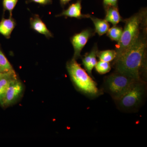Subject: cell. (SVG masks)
I'll return each mask as SVG.
<instances>
[{
  "mask_svg": "<svg viewBox=\"0 0 147 147\" xmlns=\"http://www.w3.org/2000/svg\"><path fill=\"white\" fill-rule=\"evenodd\" d=\"M147 47L145 29L131 47L115 58L113 62L115 71L137 80H144L142 74L146 69Z\"/></svg>",
  "mask_w": 147,
  "mask_h": 147,
  "instance_id": "6da1fadb",
  "label": "cell"
},
{
  "mask_svg": "<svg viewBox=\"0 0 147 147\" xmlns=\"http://www.w3.org/2000/svg\"><path fill=\"white\" fill-rule=\"evenodd\" d=\"M146 9H142L124 20L125 25L122 34L116 46V57L125 52L137 40L142 32V27L146 24Z\"/></svg>",
  "mask_w": 147,
  "mask_h": 147,
  "instance_id": "7a4b0ae2",
  "label": "cell"
},
{
  "mask_svg": "<svg viewBox=\"0 0 147 147\" xmlns=\"http://www.w3.org/2000/svg\"><path fill=\"white\" fill-rule=\"evenodd\" d=\"M66 68L74 85L80 92L90 98H95L102 94L97 83L77 61L72 59L67 62Z\"/></svg>",
  "mask_w": 147,
  "mask_h": 147,
  "instance_id": "3957f363",
  "label": "cell"
},
{
  "mask_svg": "<svg viewBox=\"0 0 147 147\" xmlns=\"http://www.w3.org/2000/svg\"><path fill=\"white\" fill-rule=\"evenodd\" d=\"M147 84L144 80L136 81L128 91L115 101L119 110L126 113L135 112L146 99Z\"/></svg>",
  "mask_w": 147,
  "mask_h": 147,
  "instance_id": "277c9868",
  "label": "cell"
},
{
  "mask_svg": "<svg viewBox=\"0 0 147 147\" xmlns=\"http://www.w3.org/2000/svg\"><path fill=\"white\" fill-rule=\"evenodd\" d=\"M137 81L139 80L115 71L104 79L103 90L116 101L128 91Z\"/></svg>",
  "mask_w": 147,
  "mask_h": 147,
  "instance_id": "5b68a950",
  "label": "cell"
},
{
  "mask_svg": "<svg viewBox=\"0 0 147 147\" xmlns=\"http://www.w3.org/2000/svg\"><path fill=\"white\" fill-rule=\"evenodd\" d=\"M95 32H94L91 29H86L71 37L70 41L74 50L72 59L77 60L81 57V52L82 50L90 38L93 36Z\"/></svg>",
  "mask_w": 147,
  "mask_h": 147,
  "instance_id": "8992f818",
  "label": "cell"
},
{
  "mask_svg": "<svg viewBox=\"0 0 147 147\" xmlns=\"http://www.w3.org/2000/svg\"><path fill=\"white\" fill-rule=\"evenodd\" d=\"M24 91V86L18 79L11 83L7 90L1 106L7 107L18 100Z\"/></svg>",
  "mask_w": 147,
  "mask_h": 147,
  "instance_id": "52a82bcc",
  "label": "cell"
},
{
  "mask_svg": "<svg viewBox=\"0 0 147 147\" xmlns=\"http://www.w3.org/2000/svg\"><path fill=\"white\" fill-rule=\"evenodd\" d=\"M75 18L78 19L90 18V15L84 14L82 13V0H78L77 1L69 6L68 8L64 10L60 14L56 15V17L60 16Z\"/></svg>",
  "mask_w": 147,
  "mask_h": 147,
  "instance_id": "ba28073f",
  "label": "cell"
},
{
  "mask_svg": "<svg viewBox=\"0 0 147 147\" xmlns=\"http://www.w3.org/2000/svg\"><path fill=\"white\" fill-rule=\"evenodd\" d=\"M17 79L15 71H13L0 74V105L3 100L9 85L12 81Z\"/></svg>",
  "mask_w": 147,
  "mask_h": 147,
  "instance_id": "9c48e42d",
  "label": "cell"
},
{
  "mask_svg": "<svg viewBox=\"0 0 147 147\" xmlns=\"http://www.w3.org/2000/svg\"><path fill=\"white\" fill-rule=\"evenodd\" d=\"M30 24L31 28L38 33L44 35L47 38L53 37L52 33L37 14H35L30 18Z\"/></svg>",
  "mask_w": 147,
  "mask_h": 147,
  "instance_id": "30bf717a",
  "label": "cell"
},
{
  "mask_svg": "<svg viewBox=\"0 0 147 147\" xmlns=\"http://www.w3.org/2000/svg\"><path fill=\"white\" fill-rule=\"evenodd\" d=\"M16 25V22L12 16L7 19L3 18L0 22V34L6 38H9Z\"/></svg>",
  "mask_w": 147,
  "mask_h": 147,
  "instance_id": "8fae6325",
  "label": "cell"
},
{
  "mask_svg": "<svg viewBox=\"0 0 147 147\" xmlns=\"http://www.w3.org/2000/svg\"><path fill=\"white\" fill-rule=\"evenodd\" d=\"M106 14L105 20L108 22H110L114 26H116L123 19L119 12L117 7H110L105 9Z\"/></svg>",
  "mask_w": 147,
  "mask_h": 147,
  "instance_id": "7c38bea8",
  "label": "cell"
},
{
  "mask_svg": "<svg viewBox=\"0 0 147 147\" xmlns=\"http://www.w3.org/2000/svg\"><path fill=\"white\" fill-rule=\"evenodd\" d=\"M90 18L93 22L95 27V31L99 36L103 35L107 33L110 28V25L108 22L105 19H99L90 15Z\"/></svg>",
  "mask_w": 147,
  "mask_h": 147,
  "instance_id": "4fadbf2b",
  "label": "cell"
},
{
  "mask_svg": "<svg viewBox=\"0 0 147 147\" xmlns=\"http://www.w3.org/2000/svg\"><path fill=\"white\" fill-rule=\"evenodd\" d=\"M117 56L115 50H106L98 51L97 57L99 60L110 62L115 59Z\"/></svg>",
  "mask_w": 147,
  "mask_h": 147,
  "instance_id": "5bb4252c",
  "label": "cell"
},
{
  "mask_svg": "<svg viewBox=\"0 0 147 147\" xmlns=\"http://www.w3.org/2000/svg\"><path fill=\"white\" fill-rule=\"evenodd\" d=\"M14 71L5 55L0 49V72L5 73Z\"/></svg>",
  "mask_w": 147,
  "mask_h": 147,
  "instance_id": "9a60e30c",
  "label": "cell"
},
{
  "mask_svg": "<svg viewBox=\"0 0 147 147\" xmlns=\"http://www.w3.org/2000/svg\"><path fill=\"white\" fill-rule=\"evenodd\" d=\"M122 32V28L116 25L109 28L107 32V36L112 40L118 42L121 39Z\"/></svg>",
  "mask_w": 147,
  "mask_h": 147,
  "instance_id": "2e32d148",
  "label": "cell"
},
{
  "mask_svg": "<svg viewBox=\"0 0 147 147\" xmlns=\"http://www.w3.org/2000/svg\"><path fill=\"white\" fill-rule=\"evenodd\" d=\"M94 67L98 73L100 74L108 73L111 69V65L110 62L102 61H99L98 62Z\"/></svg>",
  "mask_w": 147,
  "mask_h": 147,
  "instance_id": "e0dca14e",
  "label": "cell"
},
{
  "mask_svg": "<svg viewBox=\"0 0 147 147\" xmlns=\"http://www.w3.org/2000/svg\"><path fill=\"white\" fill-rule=\"evenodd\" d=\"M98 51V50L97 46L96 45L95 46H94L90 52L89 53L86 54L84 57L82 59V63L86 71H87V69L88 68L93 55L95 52Z\"/></svg>",
  "mask_w": 147,
  "mask_h": 147,
  "instance_id": "ac0fdd59",
  "label": "cell"
},
{
  "mask_svg": "<svg viewBox=\"0 0 147 147\" xmlns=\"http://www.w3.org/2000/svg\"><path fill=\"white\" fill-rule=\"evenodd\" d=\"M18 0H3V5L4 11H8L9 12L10 16H12V12L15 8Z\"/></svg>",
  "mask_w": 147,
  "mask_h": 147,
  "instance_id": "d6986e66",
  "label": "cell"
},
{
  "mask_svg": "<svg viewBox=\"0 0 147 147\" xmlns=\"http://www.w3.org/2000/svg\"><path fill=\"white\" fill-rule=\"evenodd\" d=\"M117 2L118 0H103L105 9L110 7H117Z\"/></svg>",
  "mask_w": 147,
  "mask_h": 147,
  "instance_id": "ffe728a7",
  "label": "cell"
},
{
  "mask_svg": "<svg viewBox=\"0 0 147 147\" xmlns=\"http://www.w3.org/2000/svg\"><path fill=\"white\" fill-rule=\"evenodd\" d=\"M32 2L37 3L42 5H47L52 4L53 0H27L26 1V4Z\"/></svg>",
  "mask_w": 147,
  "mask_h": 147,
  "instance_id": "44dd1931",
  "label": "cell"
},
{
  "mask_svg": "<svg viewBox=\"0 0 147 147\" xmlns=\"http://www.w3.org/2000/svg\"><path fill=\"white\" fill-rule=\"evenodd\" d=\"M71 0H60L61 5L63 7L64 6L67 4Z\"/></svg>",
  "mask_w": 147,
  "mask_h": 147,
  "instance_id": "7402d4cb",
  "label": "cell"
},
{
  "mask_svg": "<svg viewBox=\"0 0 147 147\" xmlns=\"http://www.w3.org/2000/svg\"><path fill=\"white\" fill-rule=\"evenodd\" d=\"M1 72H0V74H1Z\"/></svg>",
  "mask_w": 147,
  "mask_h": 147,
  "instance_id": "603a6c76",
  "label": "cell"
}]
</instances>
